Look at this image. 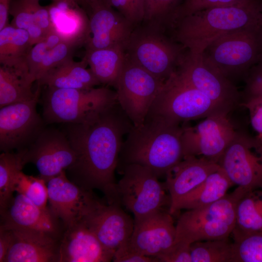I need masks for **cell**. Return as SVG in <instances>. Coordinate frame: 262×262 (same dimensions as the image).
I'll return each mask as SVG.
<instances>
[{
	"mask_svg": "<svg viewBox=\"0 0 262 262\" xmlns=\"http://www.w3.org/2000/svg\"><path fill=\"white\" fill-rule=\"evenodd\" d=\"M41 92L33 99L0 109V150L12 151L27 147L45 128L36 111Z\"/></svg>",
	"mask_w": 262,
	"mask_h": 262,
	"instance_id": "cell-14",
	"label": "cell"
},
{
	"mask_svg": "<svg viewBox=\"0 0 262 262\" xmlns=\"http://www.w3.org/2000/svg\"><path fill=\"white\" fill-rule=\"evenodd\" d=\"M39 0H12L9 14L11 25L28 32L33 46L52 32L48 6H41Z\"/></svg>",
	"mask_w": 262,
	"mask_h": 262,
	"instance_id": "cell-25",
	"label": "cell"
},
{
	"mask_svg": "<svg viewBox=\"0 0 262 262\" xmlns=\"http://www.w3.org/2000/svg\"><path fill=\"white\" fill-rule=\"evenodd\" d=\"M218 164L234 185L262 189V142L256 136L237 131Z\"/></svg>",
	"mask_w": 262,
	"mask_h": 262,
	"instance_id": "cell-11",
	"label": "cell"
},
{
	"mask_svg": "<svg viewBox=\"0 0 262 262\" xmlns=\"http://www.w3.org/2000/svg\"><path fill=\"white\" fill-rule=\"evenodd\" d=\"M62 41L60 36L52 31L31 49L25 63L30 76L34 82H36L37 71L45 56L49 50Z\"/></svg>",
	"mask_w": 262,
	"mask_h": 262,
	"instance_id": "cell-37",
	"label": "cell"
},
{
	"mask_svg": "<svg viewBox=\"0 0 262 262\" xmlns=\"http://www.w3.org/2000/svg\"><path fill=\"white\" fill-rule=\"evenodd\" d=\"M101 0H80L79 3L80 5L85 3H89L95 1H98Z\"/></svg>",
	"mask_w": 262,
	"mask_h": 262,
	"instance_id": "cell-48",
	"label": "cell"
},
{
	"mask_svg": "<svg viewBox=\"0 0 262 262\" xmlns=\"http://www.w3.org/2000/svg\"><path fill=\"white\" fill-rule=\"evenodd\" d=\"M32 47L27 31L8 25L0 30L1 65L30 76L25 60Z\"/></svg>",
	"mask_w": 262,
	"mask_h": 262,
	"instance_id": "cell-29",
	"label": "cell"
},
{
	"mask_svg": "<svg viewBox=\"0 0 262 262\" xmlns=\"http://www.w3.org/2000/svg\"><path fill=\"white\" fill-rule=\"evenodd\" d=\"M46 181L40 177L28 176L22 171L19 174L15 191L29 198L41 208H46L48 191Z\"/></svg>",
	"mask_w": 262,
	"mask_h": 262,
	"instance_id": "cell-36",
	"label": "cell"
},
{
	"mask_svg": "<svg viewBox=\"0 0 262 262\" xmlns=\"http://www.w3.org/2000/svg\"><path fill=\"white\" fill-rule=\"evenodd\" d=\"M10 229L13 239L3 262H59L61 238L36 230Z\"/></svg>",
	"mask_w": 262,
	"mask_h": 262,
	"instance_id": "cell-21",
	"label": "cell"
},
{
	"mask_svg": "<svg viewBox=\"0 0 262 262\" xmlns=\"http://www.w3.org/2000/svg\"><path fill=\"white\" fill-rule=\"evenodd\" d=\"M72 4H79V0H65Z\"/></svg>",
	"mask_w": 262,
	"mask_h": 262,
	"instance_id": "cell-50",
	"label": "cell"
},
{
	"mask_svg": "<svg viewBox=\"0 0 262 262\" xmlns=\"http://www.w3.org/2000/svg\"><path fill=\"white\" fill-rule=\"evenodd\" d=\"M12 0H0V30L8 24V15Z\"/></svg>",
	"mask_w": 262,
	"mask_h": 262,
	"instance_id": "cell-45",
	"label": "cell"
},
{
	"mask_svg": "<svg viewBox=\"0 0 262 262\" xmlns=\"http://www.w3.org/2000/svg\"><path fill=\"white\" fill-rule=\"evenodd\" d=\"M247 192L237 186L232 192L212 204L187 210L180 215L176 224L175 242L191 244L196 241L228 238L235 226L237 203Z\"/></svg>",
	"mask_w": 262,
	"mask_h": 262,
	"instance_id": "cell-4",
	"label": "cell"
},
{
	"mask_svg": "<svg viewBox=\"0 0 262 262\" xmlns=\"http://www.w3.org/2000/svg\"><path fill=\"white\" fill-rule=\"evenodd\" d=\"M183 125L147 115L142 124L133 126L127 134L117 169L137 164L150 169L158 178L165 176L184 157Z\"/></svg>",
	"mask_w": 262,
	"mask_h": 262,
	"instance_id": "cell-2",
	"label": "cell"
},
{
	"mask_svg": "<svg viewBox=\"0 0 262 262\" xmlns=\"http://www.w3.org/2000/svg\"><path fill=\"white\" fill-rule=\"evenodd\" d=\"M49 208L65 229L82 220L98 203L92 194L66 177V171L47 182Z\"/></svg>",
	"mask_w": 262,
	"mask_h": 262,
	"instance_id": "cell-16",
	"label": "cell"
},
{
	"mask_svg": "<svg viewBox=\"0 0 262 262\" xmlns=\"http://www.w3.org/2000/svg\"><path fill=\"white\" fill-rule=\"evenodd\" d=\"M107 4L123 15L134 27L144 18V0H105Z\"/></svg>",
	"mask_w": 262,
	"mask_h": 262,
	"instance_id": "cell-39",
	"label": "cell"
},
{
	"mask_svg": "<svg viewBox=\"0 0 262 262\" xmlns=\"http://www.w3.org/2000/svg\"><path fill=\"white\" fill-rule=\"evenodd\" d=\"M24 154L23 148L16 152H2L0 155V211L13 197L17 177L26 164Z\"/></svg>",
	"mask_w": 262,
	"mask_h": 262,
	"instance_id": "cell-32",
	"label": "cell"
},
{
	"mask_svg": "<svg viewBox=\"0 0 262 262\" xmlns=\"http://www.w3.org/2000/svg\"><path fill=\"white\" fill-rule=\"evenodd\" d=\"M127 243L119 248L114 253L115 262H155L157 258L144 255L133 249Z\"/></svg>",
	"mask_w": 262,
	"mask_h": 262,
	"instance_id": "cell-43",
	"label": "cell"
},
{
	"mask_svg": "<svg viewBox=\"0 0 262 262\" xmlns=\"http://www.w3.org/2000/svg\"><path fill=\"white\" fill-rule=\"evenodd\" d=\"M242 105L249 111L250 123L257 133L256 136L262 135V95L248 96Z\"/></svg>",
	"mask_w": 262,
	"mask_h": 262,
	"instance_id": "cell-41",
	"label": "cell"
},
{
	"mask_svg": "<svg viewBox=\"0 0 262 262\" xmlns=\"http://www.w3.org/2000/svg\"><path fill=\"white\" fill-rule=\"evenodd\" d=\"M164 31L142 23L134 27L125 47L129 59L164 82L176 71L182 57L179 46Z\"/></svg>",
	"mask_w": 262,
	"mask_h": 262,
	"instance_id": "cell-7",
	"label": "cell"
},
{
	"mask_svg": "<svg viewBox=\"0 0 262 262\" xmlns=\"http://www.w3.org/2000/svg\"><path fill=\"white\" fill-rule=\"evenodd\" d=\"M76 47L74 45L62 41L49 50L38 69L36 82L49 70L73 58V53Z\"/></svg>",
	"mask_w": 262,
	"mask_h": 262,
	"instance_id": "cell-38",
	"label": "cell"
},
{
	"mask_svg": "<svg viewBox=\"0 0 262 262\" xmlns=\"http://www.w3.org/2000/svg\"><path fill=\"white\" fill-rule=\"evenodd\" d=\"M59 254V262H108L114 255L82 220L65 229Z\"/></svg>",
	"mask_w": 262,
	"mask_h": 262,
	"instance_id": "cell-22",
	"label": "cell"
},
{
	"mask_svg": "<svg viewBox=\"0 0 262 262\" xmlns=\"http://www.w3.org/2000/svg\"><path fill=\"white\" fill-rule=\"evenodd\" d=\"M247 92L249 95H262V80L248 78Z\"/></svg>",
	"mask_w": 262,
	"mask_h": 262,
	"instance_id": "cell-46",
	"label": "cell"
},
{
	"mask_svg": "<svg viewBox=\"0 0 262 262\" xmlns=\"http://www.w3.org/2000/svg\"><path fill=\"white\" fill-rule=\"evenodd\" d=\"M24 151L26 164H34L46 183L67 170L76 159L66 134L53 128L45 127Z\"/></svg>",
	"mask_w": 262,
	"mask_h": 262,
	"instance_id": "cell-15",
	"label": "cell"
},
{
	"mask_svg": "<svg viewBox=\"0 0 262 262\" xmlns=\"http://www.w3.org/2000/svg\"><path fill=\"white\" fill-rule=\"evenodd\" d=\"M228 115L218 113L206 117L194 126L184 124V157L194 156L218 164L237 132Z\"/></svg>",
	"mask_w": 262,
	"mask_h": 262,
	"instance_id": "cell-13",
	"label": "cell"
},
{
	"mask_svg": "<svg viewBox=\"0 0 262 262\" xmlns=\"http://www.w3.org/2000/svg\"><path fill=\"white\" fill-rule=\"evenodd\" d=\"M232 262H262V231L232 232Z\"/></svg>",
	"mask_w": 262,
	"mask_h": 262,
	"instance_id": "cell-34",
	"label": "cell"
},
{
	"mask_svg": "<svg viewBox=\"0 0 262 262\" xmlns=\"http://www.w3.org/2000/svg\"><path fill=\"white\" fill-rule=\"evenodd\" d=\"M260 18L261 0H246L197 11L177 20L171 27L182 48L198 54L227 33L259 25Z\"/></svg>",
	"mask_w": 262,
	"mask_h": 262,
	"instance_id": "cell-3",
	"label": "cell"
},
{
	"mask_svg": "<svg viewBox=\"0 0 262 262\" xmlns=\"http://www.w3.org/2000/svg\"><path fill=\"white\" fill-rule=\"evenodd\" d=\"M46 87L41 103L47 124L80 122L117 101L116 91L107 86L88 90Z\"/></svg>",
	"mask_w": 262,
	"mask_h": 262,
	"instance_id": "cell-6",
	"label": "cell"
},
{
	"mask_svg": "<svg viewBox=\"0 0 262 262\" xmlns=\"http://www.w3.org/2000/svg\"><path fill=\"white\" fill-rule=\"evenodd\" d=\"M123 177L116 185V203L122 204L139 219L170 206L165 183L150 169L137 164L125 166Z\"/></svg>",
	"mask_w": 262,
	"mask_h": 262,
	"instance_id": "cell-8",
	"label": "cell"
},
{
	"mask_svg": "<svg viewBox=\"0 0 262 262\" xmlns=\"http://www.w3.org/2000/svg\"><path fill=\"white\" fill-rule=\"evenodd\" d=\"M13 239L10 229L0 227V262H3L11 246Z\"/></svg>",
	"mask_w": 262,
	"mask_h": 262,
	"instance_id": "cell-44",
	"label": "cell"
},
{
	"mask_svg": "<svg viewBox=\"0 0 262 262\" xmlns=\"http://www.w3.org/2000/svg\"><path fill=\"white\" fill-rule=\"evenodd\" d=\"M88 10L90 34L86 49L125 47L134 27L120 13L101 0L83 4Z\"/></svg>",
	"mask_w": 262,
	"mask_h": 262,
	"instance_id": "cell-17",
	"label": "cell"
},
{
	"mask_svg": "<svg viewBox=\"0 0 262 262\" xmlns=\"http://www.w3.org/2000/svg\"><path fill=\"white\" fill-rule=\"evenodd\" d=\"M63 124L76 155L67 169L71 181L86 190L99 189L108 201L113 200L123 138L133 123L117 101L80 122Z\"/></svg>",
	"mask_w": 262,
	"mask_h": 262,
	"instance_id": "cell-1",
	"label": "cell"
},
{
	"mask_svg": "<svg viewBox=\"0 0 262 262\" xmlns=\"http://www.w3.org/2000/svg\"><path fill=\"white\" fill-rule=\"evenodd\" d=\"M190 253L192 262H232V242L229 238L195 242Z\"/></svg>",
	"mask_w": 262,
	"mask_h": 262,
	"instance_id": "cell-33",
	"label": "cell"
},
{
	"mask_svg": "<svg viewBox=\"0 0 262 262\" xmlns=\"http://www.w3.org/2000/svg\"><path fill=\"white\" fill-rule=\"evenodd\" d=\"M83 59L100 84L114 87L126 61V53L122 46L86 49Z\"/></svg>",
	"mask_w": 262,
	"mask_h": 262,
	"instance_id": "cell-28",
	"label": "cell"
},
{
	"mask_svg": "<svg viewBox=\"0 0 262 262\" xmlns=\"http://www.w3.org/2000/svg\"><path fill=\"white\" fill-rule=\"evenodd\" d=\"M218 113H227L185 82L176 70L164 82L147 115L181 125Z\"/></svg>",
	"mask_w": 262,
	"mask_h": 262,
	"instance_id": "cell-5",
	"label": "cell"
},
{
	"mask_svg": "<svg viewBox=\"0 0 262 262\" xmlns=\"http://www.w3.org/2000/svg\"><path fill=\"white\" fill-rule=\"evenodd\" d=\"M205 61L229 78L248 71L262 58L260 25L232 32L212 42L202 53Z\"/></svg>",
	"mask_w": 262,
	"mask_h": 262,
	"instance_id": "cell-9",
	"label": "cell"
},
{
	"mask_svg": "<svg viewBox=\"0 0 262 262\" xmlns=\"http://www.w3.org/2000/svg\"><path fill=\"white\" fill-rule=\"evenodd\" d=\"M79 5L54 0L48 6L52 31L63 41L77 47L85 45L90 34L89 16Z\"/></svg>",
	"mask_w": 262,
	"mask_h": 262,
	"instance_id": "cell-24",
	"label": "cell"
},
{
	"mask_svg": "<svg viewBox=\"0 0 262 262\" xmlns=\"http://www.w3.org/2000/svg\"><path fill=\"white\" fill-rule=\"evenodd\" d=\"M262 142V135L261 136H256Z\"/></svg>",
	"mask_w": 262,
	"mask_h": 262,
	"instance_id": "cell-51",
	"label": "cell"
},
{
	"mask_svg": "<svg viewBox=\"0 0 262 262\" xmlns=\"http://www.w3.org/2000/svg\"><path fill=\"white\" fill-rule=\"evenodd\" d=\"M0 213V227L36 230L60 238L63 235L64 226L49 207H40L21 194L13 196Z\"/></svg>",
	"mask_w": 262,
	"mask_h": 262,
	"instance_id": "cell-20",
	"label": "cell"
},
{
	"mask_svg": "<svg viewBox=\"0 0 262 262\" xmlns=\"http://www.w3.org/2000/svg\"><path fill=\"white\" fill-rule=\"evenodd\" d=\"M246 0H183L177 9L172 23L184 16L203 9L234 5Z\"/></svg>",
	"mask_w": 262,
	"mask_h": 262,
	"instance_id": "cell-40",
	"label": "cell"
},
{
	"mask_svg": "<svg viewBox=\"0 0 262 262\" xmlns=\"http://www.w3.org/2000/svg\"><path fill=\"white\" fill-rule=\"evenodd\" d=\"M164 83L126 54L114 88L118 102L134 126L144 122Z\"/></svg>",
	"mask_w": 262,
	"mask_h": 262,
	"instance_id": "cell-10",
	"label": "cell"
},
{
	"mask_svg": "<svg viewBox=\"0 0 262 262\" xmlns=\"http://www.w3.org/2000/svg\"><path fill=\"white\" fill-rule=\"evenodd\" d=\"M34 82L30 77L15 69L0 67V108L15 103L30 100L41 92L38 84L36 90L32 89Z\"/></svg>",
	"mask_w": 262,
	"mask_h": 262,
	"instance_id": "cell-30",
	"label": "cell"
},
{
	"mask_svg": "<svg viewBox=\"0 0 262 262\" xmlns=\"http://www.w3.org/2000/svg\"><path fill=\"white\" fill-rule=\"evenodd\" d=\"M249 78L262 80V58L250 69Z\"/></svg>",
	"mask_w": 262,
	"mask_h": 262,
	"instance_id": "cell-47",
	"label": "cell"
},
{
	"mask_svg": "<svg viewBox=\"0 0 262 262\" xmlns=\"http://www.w3.org/2000/svg\"><path fill=\"white\" fill-rule=\"evenodd\" d=\"M233 185L220 167L179 201L173 215L182 209H194L212 204L224 197Z\"/></svg>",
	"mask_w": 262,
	"mask_h": 262,
	"instance_id": "cell-27",
	"label": "cell"
},
{
	"mask_svg": "<svg viewBox=\"0 0 262 262\" xmlns=\"http://www.w3.org/2000/svg\"><path fill=\"white\" fill-rule=\"evenodd\" d=\"M162 262H192L190 244L183 242H176L164 254L158 258Z\"/></svg>",
	"mask_w": 262,
	"mask_h": 262,
	"instance_id": "cell-42",
	"label": "cell"
},
{
	"mask_svg": "<svg viewBox=\"0 0 262 262\" xmlns=\"http://www.w3.org/2000/svg\"><path fill=\"white\" fill-rule=\"evenodd\" d=\"M83 59L75 62L70 59L44 74L38 85L56 88L88 90L101 84Z\"/></svg>",
	"mask_w": 262,
	"mask_h": 262,
	"instance_id": "cell-26",
	"label": "cell"
},
{
	"mask_svg": "<svg viewBox=\"0 0 262 262\" xmlns=\"http://www.w3.org/2000/svg\"><path fill=\"white\" fill-rule=\"evenodd\" d=\"M82 220L114 253L130 241L134 228V221L119 204L100 200Z\"/></svg>",
	"mask_w": 262,
	"mask_h": 262,
	"instance_id": "cell-18",
	"label": "cell"
},
{
	"mask_svg": "<svg viewBox=\"0 0 262 262\" xmlns=\"http://www.w3.org/2000/svg\"><path fill=\"white\" fill-rule=\"evenodd\" d=\"M182 0H144V18L142 23L164 31L171 26Z\"/></svg>",
	"mask_w": 262,
	"mask_h": 262,
	"instance_id": "cell-35",
	"label": "cell"
},
{
	"mask_svg": "<svg viewBox=\"0 0 262 262\" xmlns=\"http://www.w3.org/2000/svg\"><path fill=\"white\" fill-rule=\"evenodd\" d=\"M219 167L217 163L188 156L171 168L165 175L164 183L170 198V213L173 215L177 204L184 196Z\"/></svg>",
	"mask_w": 262,
	"mask_h": 262,
	"instance_id": "cell-23",
	"label": "cell"
},
{
	"mask_svg": "<svg viewBox=\"0 0 262 262\" xmlns=\"http://www.w3.org/2000/svg\"><path fill=\"white\" fill-rule=\"evenodd\" d=\"M260 30L262 34V0H261V18L260 23Z\"/></svg>",
	"mask_w": 262,
	"mask_h": 262,
	"instance_id": "cell-49",
	"label": "cell"
},
{
	"mask_svg": "<svg viewBox=\"0 0 262 262\" xmlns=\"http://www.w3.org/2000/svg\"><path fill=\"white\" fill-rule=\"evenodd\" d=\"M262 231V189L246 193L237 203L232 232Z\"/></svg>",
	"mask_w": 262,
	"mask_h": 262,
	"instance_id": "cell-31",
	"label": "cell"
},
{
	"mask_svg": "<svg viewBox=\"0 0 262 262\" xmlns=\"http://www.w3.org/2000/svg\"><path fill=\"white\" fill-rule=\"evenodd\" d=\"M179 75L229 114L239 103L240 94L227 77L212 67L202 54L188 52L177 68Z\"/></svg>",
	"mask_w": 262,
	"mask_h": 262,
	"instance_id": "cell-12",
	"label": "cell"
},
{
	"mask_svg": "<svg viewBox=\"0 0 262 262\" xmlns=\"http://www.w3.org/2000/svg\"><path fill=\"white\" fill-rule=\"evenodd\" d=\"M172 215L169 210H162L134 219L130 246L137 252L158 260L175 241L176 228Z\"/></svg>",
	"mask_w": 262,
	"mask_h": 262,
	"instance_id": "cell-19",
	"label": "cell"
}]
</instances>
